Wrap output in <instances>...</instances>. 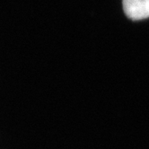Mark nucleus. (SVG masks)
<instances>
[{"label":"nucleus","instance_id":"obj_1","mask_svg":"<svg viewBox=\"0 0 149 149\" xmlns=\"http://www.w3.org/2000/svg\"><path fill=\"white\" fill-rule=\"evenodd\" d=\"M123 10L131 20L139 21L149 17V0H122Z\"/></svg>","mask_w":149,"mask_h":149}]
</instances>
